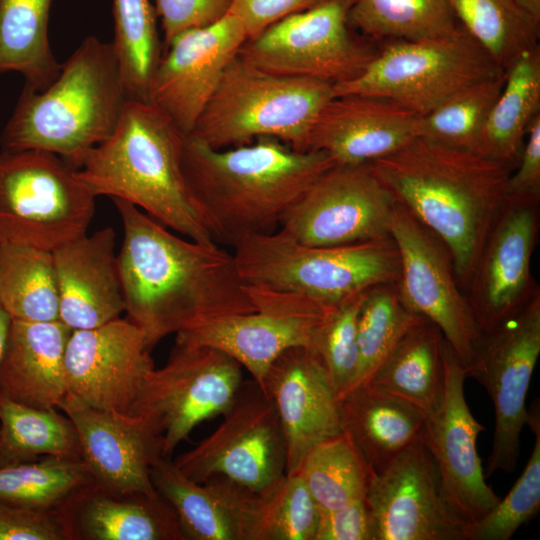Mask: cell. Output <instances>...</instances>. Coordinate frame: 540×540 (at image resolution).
Segmentation results:
<instances>
[{"instance_id":"cell-39","label":"cell","mask_w":540,"mask_h":540,"mask_svg":"<svg viewBox=\"0 0 540 540\" xmlns=\"http://www.w3.org/2000/svg\"><path fill=\"white\" fill-rule=\"evenodd\" d=\"M423 319L404 304L396 284L367 290L357 317L359 364L353 387L368 382L408 330Z\"/></svg>"},{"instance_id":"cell-44","label":"cell","mask_w":540,"mask_h":540,"mask_svg":"<svg viewBox=\"0 0 540 540\" xmlns=\"http://www.w3.org/2000/svg\"><path fill=\"white\" fill-rule=\"evenodd\" d=\"M364 293L332 309L312 337L310 347L325 366L338 399L353 387L358 371L357 317Z\"/></svg>"},{"instance_id":"cell-30","label":"cell","mask_w":540,"mask_h":540,"mask_svg":"<svg viewBox=\"0 0 540 540\" xmlns=\"http://www.w3.org/2000/svg\"><path fill=\"white\" fill-rule=\"evenodd\" d=\"M504 74L502 89L482 128L476 153L514 170L527 131L540 114V46L520 53Z\"/></svg>"},{"instance_id":"cell-19","label":"cell","mask_w":540,"mask_h":540,"mask_svg":"<svg viewBox=\"0 0 540 540\" xmlns=\"http://www.w3.org/2000/svg\"><path fill=\"white\" fill-rule=\"evenodd\" d=\"M246 39L242 22L230 12L212 24L180 32L163 47L148 101L184 135L191 134Z\"/></svg>"},{"instance_id":"cell-43","label":"cell","mask_w":540,"mask_h":540,"mask_svg":"<svg viewBox=\"0 0 540 540\" xmlns=\"http://www.w3.org/2000/svg\"><path fill=\"white\" fill-rule=\"evenodd\" d=\"M527 425L535 434L531 456L509 493L481 519L469 525L467 540H508L540 509L539 407L529 411Z\"/></svg>"},{"instance_id":"cell-3","label":"cell","mask_w":540,"mask_h":540,"mask_svg":"<svg viewBox=\"0 0 540 540\" xmlns=\"http://www.w3.org/2000/svg\"><path fill=\"white\" fill-rule=\"evenodd\" d=\"M334 165L324 151H297L272 137L215 149L189 134L182 151L195 208L215 242L230 246L275 231L294 201Z\"/></svg>"},{"instance_id":"cell-31","label":"cell","mask_w":540,"mask_h":540,"mask_svg":"<svg viewBox=\"0 0 540 540\" xmlns=\"http://www.w3.org/2000/svg\"><path fill=\"white\" fill-rule=\"evenodd\" d=\"M443 342L439 328L423 319L408 330L368 383L407 401L427 418L443 395Z\"/></svg>"},{"instance_id":"cell-47","label":"cell","mask_w":540,"mask_h":540,"mask_svg":"<svg viewBox=\"0 0 540 540\" xmlns=\"http://www.w3.org/2000/svg\"><path fill=\"white\" fill-rule=\"evenodd\" d=\"M314 540H374L373 520L365 498L340 509H319Z\"/></svg>"},{"instance_id":"cell-50","label":"cell","mask_w":540,"mask_h":540,"mask_svg":"<svg viewBox=\"0 0 540 540\" xmlns=\"http://www.w3.org/2000/svg\"><path fill=\"white\" fill-rule=\"evenodd\" d=\"M12 319L0 305V366L3 359Z\"/></svg>"},{"instance_id":"cell-13","label":"cell","mask_w":540,"mask_h":540,"mask_svg":"<svg viewBox=\"0 0 540 540\" xmlns=\"http://www.w3.org/2000/svg\"><path fill=\"white\" fill-rule=\"evenodd\" d=\"M540 354V291L514 316L481 333L466 376L487 390L494 407L495 428L487 474L513 472L520 434L528 423L525 401Z\"/></svg>"},{"instance_id":"cell-34","label":"cell","mask_w":540,"mask_h":540,"mask_svg":"<svg viewBox=\"0 0 540 540\" xmlns=\"http://www.w3.org/2000/svg\"><path fill=\"white\" fill-rule=\"evenodd\" d=\"M58 410L33 408L0 396V467L38 456L82 459L76 428Z\"/></svg>"},{"instance_id":"cell-49","label":"cell","mask_w":540,"mask_h":540,"mask_svg":"<svg viewBox=\"0 0 540 540\" xmlns=\"http://www.w3.org/2000/svg\"><path fill=\"white\" fill-rule=\"evenodd\" d=\"M324 0H231L230 13L243 24L247 39L291 14L312 8ZM246 39V40H247Z\"/></svg>"},{"instance_id":"cell-27","label":"cell","mask_w":540,"mask_h":540,"mask_svg":"<svg viewBox=\"0 0 540 540\" xmlns=\"http://www.w3.org/2000/svg\"><path fill=\"white\" fill-rule=\"evenodd\" d=\"M58 510L70 540H186L176 513L158 492L118 493L91 481Z\"/></svg>"},{"instance_id":"cell-36","label":"cell","mask_w":540,"mask_h":540,"mask_svg":"<svg viewBox=\"0 0 540 540\" xmlns=\"http://www.w3.org/2000/svg\"><path fill=\"white\" fill-rule=\"evenodd\" d=\"M458 25L503 70L538 44L540 21L515 0H450Z\"/></svg>"},{"instance_id":"cell-21","label":"cell","mask_w":540,"mask_h":540,"mask_svg":"<svg viewBox=\"0 0 540 540\" xmlns=\"http://www.w3.org/2000/svg\"><path fill=\"white\" fill-rule=\"evenodd\" d=\"M68 394L91 407L130 413L155 369L142 332L127 318L72 330L65 350Z\"/></svg>"},{"instance_id":"cell-51","label":"cell","mask_w":540,"mask_h":540,"mask_svg":"<svg viewBox=\"0 0 540 540\" xmlns=\"http://www.w3.org/2000/svg\"><path fill=\"white\" fill-rule=\"evenodd\" d=\"M525 12L540 21V0H515Z\"/></svg>"},{"instance_id":"cell-32","label":"cell","mask_w":540,"mask_h":540,"mask_svg":"<svg viewBox=\"0 0 540 540\" xmlns=\"http://www.w3.org/2000/svg\"><path fill=\"white\" fill-rule=\"evenodd\" d=\"M52 1L0 0V74H21L27 90H44L61 69L48 34Z\"/></svg>"},{"instance_id":"cell-33","label":"cell","mask_w":540,"mask_h":540,"mask_svg":"<svg viewBox=\"0 0 540 540\" xmlns=\"http://www.w3.org/2000/svg\"><path fill=\"white\" fill-rule=\"evenodd\" d=\"M0 305L12 320H59L52 251L0 241Z\"/></svg>"},{"instance_id":"cell-40","label":"cell","mask_w":540,"mask_h":540,"mask_svg":"<svg viewBox=\"0 0 540 540\" xmlns=\"http://www.w3.org/2000/svg\"><path fill=\"white\" fill-rule=\"evenodd\" d=\"M504 78L503 71L475 82L418 116L415 137L476 153L480 133Z\"/></svg>"},{"instance_id":"cell-41","label":"cell","mask_w":540,"mask_h":540,"mask_svg":"<svg viewBox=\"0 0 540 540\" xmlns=\"http://www.w3.org/2000/svg\"><path fill=\"white\" fill-rule=\"evenodd\" d=\"M93 481L82 459L44 456L0 467V499L39 509H59Z\"/></svg>"},{"instance_id":"cell-48","label":"cell","mask_w":540,"mask_h":540,"mask_svg":"<svg viewBox=\"0 0 540 540\" xmlns=\"http://www.w3.org/2000/svg\"><path fill=\"white\" fill-rule=\"evenodd\" d=\"M540 198V114L532 121L518 163L511 172L506 199L539 201Z\"/></svg>"},{"instance_id":"cell-35","label":"cell","mask_w":540,"mask_h":540,"mask_svg":"<svg viewBox=\"0 0 540 540\" xmlns=\"http://www.w3.org/2000/svg\"><path fill=\"white\" fill-rule=\"evenodd\" d=\"M349 25L374 41H421L454 32L450 0H355Z\"/></svg>"},{"instance_id":"cell-7","label":"cell","mask_w":540,"mask_h":540,"mask_svg":"<svg viewBox=\"0 0 540 540\" xmlns=\"http://www.w3.org/2000/svg\"><path fill=\"white\" fill-rule=\"evenodd\" d=\"M332 97L329 82L269 73L236 55L191 135L215 149L272 137L309 151L312 125Z\"/></svg>"},{"instance_id":"cell-42","label":"cell","mask_w":540,"mask_h":540,"mask_svg":"<svg viewBox=\"0 0 540 540\" xmlns=\"http://www.w3.org/2000/svg\"><path fill=\"white\" fill-rule=\"evenodd\" d=\"M319 508L298 474L259 493L255 540H314Z\"/></svg>"},{"instance_id":"cell-25","label":"cell","mask_w":540,"mask_h":540,"mask_svg":"<svg viewBox=\"0 0 540 540\" xmlns=\"http://www.w3.org/2000/svg\"><path fill=\"white\" fill-rule=\"evenodd\" d=\"M52 253L59 321L71 330H82L120 318L125 303L113 228L85 234Z\"/></svg>"},{"instance_id":"cell-10","label":"cell","mask_w":540,"mask_h":540,"mask_svg":"<svg viewBox=\"0 0 540 540\" xmlns=\"http://www.w3.org/2000/svg\"><path fill=\"white\" fill-rule=\"evenodd\" d=\"M354 1L324 0L286 16L245 40L237 55L277 75L333 85L352 81L364 72L381 46L349 25Z\"/></svg>"},{"instance_id":"cell-26","label":"cell","mask_w":540,"mask_h":540,"mask_svg":"<svg viewBox=\"0 0 540 540\" xmlns=\"http://www.w3.org/2000/svg\"><path fill=\"white\" fill-rule=\"evenodd\" d=\"M150 476L176 513L186 540H255L258 492L223 476L194 482L170 456L160 457Z\"/></svg>"},{"instance_id":"cell-8","label":"cell","mask_w":540,"mask_h":540,"mask_svg":"<svg viewBox=\"0 0 540 540\" xmlns=\"http://www.w3.org/2000/svg\"><path fill=\"white\" fill-rule=\"evenodd\" d=\"M95 199L64 158L0 150V241L54 251L87 234Z\"/></svg>"},{"instance_id":"cell-20","label":"cell","mask_w":540,"mask_h":540,"mask_svg":"<svg viewBox=\"0 0 540 540\" xmlns=\"http://www.w3.org/2000/svg\"><path fill=\"white\" fill-rule=\"evenodd\" d=\"M442 357L443 395L436 411L424 419L421 439L434 458L451 506L472 524L501 498L485 482L476 451L477 437L485 428L469 410L464 396V366L445 339Z\"/></svg>"},{"instance_id":"cell-38","label":"cell","mask_w":540,"mask_h":540,"mask_svg":"<svg viewBox=\"0 0 540 540\" xmlns=\"http://www.w3.org/2000/svg\"><path fill=\"white\" fill-rule=\"evenodd\" d=\"M112 11L111 44L127 98L148 101L151 81L163 52L155 7L149 0H112Z\"/></svg>"},{"instance_id":"cell-5","label":"cell","mask_w":540,"mask_h":540,"mask_svg":"<svg viewBox=\"0 0 540 540\" xmlns=\"http://www.w3.org/2000/svg\"><path fill=\"white\" fill-rule=\"evenodd\" d=\"M128 101L111 43L86 37L42 91L22 89L1 150H41L78 168L115 130Z\"/></svg>"},{"instance_id":"cell-15","label":"cell","mask_w":540,"mask_h":540,"mask_svg":"<svg viewBox=\"0 0 540 540\" xmlns=\"http://www.w3.org/2000/svg\"><path fill=\"white\" fill-rule=\"evenodd\" d=\"M392 237L400 257L397 288L404 304L435 324L464 369L480 337L473 312L441 240L396 202Z\"/></svg>"},{"instance_id":"cell-14","label":"cell","mask_w":540,"mask_h":540,"mask_svg":"<svg viewBox=\"0 0 540 540\" xmlns=\"http://www.w3.org/2000/svg\"><path fill=\"white\" fill-rule=\"evenodd\" d=\"M396 201L369 164L334 165L282 216L279 230L309 246H335L390 236Z\"/></svg>"},{"instance_id":"cell-46","label":"cell","mask_w":540,"mask_h":540,"mask_svg":"<svg viewBox=\"0 0 540 540\" xmlns=\"http://www.w3.org/2000/svg\"><path fill=\"white\" fill-rule=\"evenodd\" d=\"M231 0H156L166 46L180 32L212 24L228 13Z\"/></svg>"},{"instance_id":"cell-18","label":"cell","mask_w":540,"mask_h":540,"mask_svg":"<svg viewBox=\"0 0 540 540\" xmlns=\"http://www.w3.org/2000/svg\"><path fill=\"white\" fill-rule=\"evenodd\" d=\"M538 228L539 201L506 199L465 289L480 334L517 314L539 291L531 274Z\"/></svg>"},{"instance_id":"cell-16","label":"cell","mask_w":540,"mask_h":540,"mask_svg":"<svg viewBox=\"0 0 540 540\" xmlns=\"http://www.w3.org/2000/svg\"><path fill=\"white\" fill-rule=\"evenodd\" d=\"M247 287L254 311L198 322L178 332L175 343L218 349L247 369L261 386L282 352L311 346L315 329L334 308L296 294Z\"/></svg>"},{"instance_id":"cell-17","label":"cell","mask_w":540,"mask_h":540,"mask_svg":"<svg viewBox=\"0 0 540 540\" xmlns=\"http://www.w3.org/2000/svg\"><path fill=\"white\" fill-rule=\"evenodd\" d=\"M365 500L374 540H467L470 524L451 506L422 439L373 475Z\"/></svg>"},{"instance_id":"cell-24","label":"cell","mask_w":540,"mask_h":540,"mask_svg":"<svg viewBox=\"0 0 540 540\" xmlns=\"http://www.w3.org/2000/svg\"><path fill=\"white\" fill-rule=\"evenodd\" d=\"M419 115L378 96L332 97L314 121L308 150H321L336 165H362L392 154L415 138Z\"/></svg>"},{"instance_id":"cell-28","label":"cell","mask_w":540,"mask_h":540,"mask_svg":"<svg viewBox=\"0 0 540 540\" xmlns=\"http://www.w3.org/2000/svg\"><path fill=\"white\" fill-rule=\"evenodd\" d=\"M71 332L59 320H12L0 366V396L33 408H58L68 393L64 359Z\"/></svg>"},{"instance_id":"cell-22","label":"cell","mask_w":540,"mask_h":540,"mask_svg":"<svg viewBox=\"0 0 540 540\" xmlns=\"http://www.w3.org/2000/svg\"><path fill=\"white\" fill-rule=\"evenodd\" d=\"M73 422L93 481L113 492L156 494L151 468L163 455V434L148 418L86 405L68 394L58 405Z\"/></svg>"},{"instance_id":"cell-2","label":"cell","mask_w":540,"mask_h":540,"mask_svg":"<svg viewBox=\"0 0 540 540\" xmlns=\"http://www.w3.org/2000/svg\"><path fill=\"white\" fill-rule=\"evenodd\" d=\"M395 201L448 249L466 289L506 202L513 169L483 155L415 137L368 163Z\"/></svg>"},{"instance_id":"cell-11","label":"cell","mask_w":540,"mask_h":540,"mask_svg":"<svg viewBox=\"0 0 540 540\" xmlns=\"http://www.w3.org/2000/svg\"><path fill=\"white\" fill-rule=\"evenodd\" d=\"M212 434L173 462L189 479L228 478L262 493L286 474V445L275 405L253 379L243 380Z\"/></svg>"},{"instance_id":"cell-45","label":"cell","mask_w":540,"mask_h":540,"mask_svg":"<svg viewBox=\"0 0 540 540\" xmlns=\"http://www.w3.org/2000/svg\"><path fill=\"white\" fill-rule=\"evenodd\" d=\"M0 540H70L58 509L48 510L0 499Z\"/></svg>"},{"instance_id":"cell-9","label":"cell","mask_w":540,"mask_h":540,"mask_svg":"<svg viewBox=\"0 0 540 540\" xmlns=\"http://www.w3.org/2000/svg\"><path fill=\"white\" fill-rule=\"evenodd\" d=\"M503 71L459 26L439 38L381 42L359 77L333 85V97L378 96L421 116L459 90Z\"/></svg>"},{"instance_id":"cell-37","label":"cell","mask_w":540,"mask_h":540,"mask_svg":"<svg viewBox=\"0 0 540 540\" xmlns=\"http://www.w3.org/2000/svg\"><path fill=\"white\" fill-rule=\"evenodd\" d=\"M297 473L318 508L326 511L365 498L374 475L343 433L314 445L306 453Z\"/></svg>"},{"instance_id":"cell-1","label":"cell","mask_w":540,"mask_h":540,"mask_svg":"<svg viewBox=\"0 0 540 540\" xmlns=\"http://www.w3.org/2000/svg\"><path fill=\"white\" fill-rule=\"evenodd\" d=\"M123 226L117 255L126 318L150 350L203 320L255 310L233 252L173 234L122 199H112Z\"/></svg>"},{"instance_id":"cell-23","label":"cell","mask_w":540,"mask_h":540,"mask_svg":"<svg viewBox=\"0 0 540 540\" xmlns=\"http://www.w3.org/2000/svg\"><path fill=\"white\" fill-rule=\"evenodd\" d=\"M273 401L286 445V474L297 473L317 443L342 433L338 396L312 347H291L269 367L261 385Z\"/></svg>"},{"instance_id":"cell-29","label":"cell","mask_w":540,"mask_h":540,"mask_svg":"<svg viewBox=\"0 0 540 540\" xmlns=\"http://www.w3.org/2000/svg\"><path fill=\"white\" fill-rule=\"evenodd\" d=\"M342 433L374 474L421 439L424 416L407 401L366 382L338 399Z\"/></svg>"},{"instance_id":"cell-6","label":"cell","mask_w":540,"mask_h":540,"mask_svg":"<svg viewBox=\"0 0 540 540\" xmlns=\"http://www.w3.org/2000/svg\"><path fill=\"white\" fill-rule=\"evenodd\" d=\"M233 248L246 285L296 294L335 308L381 284H397L400 257L391 236L309 246L281 230L252 235Z\"/></svg>"},{"instance_id":"cell-4","label":"cell","mask_w":540,"mask_h":540,"mask_svg":"<svg viewBox=\"0 0 540 540\" xmlns=\"http://www.w3.org/2000/svg\"><path fill=\"white\" fill-rule=\"evenodd\" d=\"M185 136L151 102L128 100L113 133L81 160L78 176L96 197L122 199L186 238L215 242L185 183Z\"/></svg>"},{"instance_id":"cell-12","label":"cell","mask_w":540,"mask_h":540,"mask_svg":"<svg viewBox=\"0 0 540 540\" xmlns=\"http://www.w3.org/2000/svg\"><path fill=\"white\" fill-rule=\"evenodd\" d=\"M242 381V366L224 352L175 343L167 363L148 376L130 414L156 425L163 455L171 456L198 424L223 415Z\"/></svg>"}]
</instances>
